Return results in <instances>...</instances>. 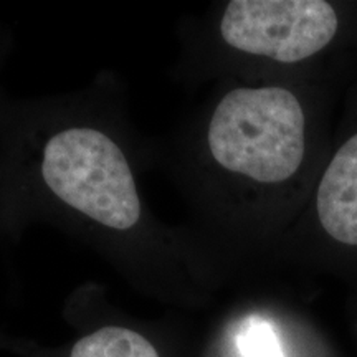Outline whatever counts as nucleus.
Returning a JSON list of instances; mask_svg holds the SVG:
<instances>
[{
    "mask_svg": "<svg viewBox=\"0 0 357 357\" xmlns=\"http://www.w3.org/2000/svg\"><path fill=\"white\" fill-rule=\"evenodd\" d=\"M339 17L323 0H234L220 20L222 38L235 50L298 63L324 50Z\"/></svg>",
    "mask_w": 357,
    "mask_h": 357,
    "instance_id": "3",
    "label": "nucleus"
},
{
    "mask_svg": "<svg viewBox=\"0 0 357 357\" xmlns=\"http://www.w3.org/2000/svg\"><path fill=\"white\" fill-rule=\"evenodd\" d=\"M316 212L329 238L357 247V132L329 160L316 192Z\"/></svg>",
    "mask_w": 357,
    "mask_h": 357,
    "instance_id": "4",
    "label": "nucleus"
},
{
    "mask_svg": "<svg viewBox=\"0 0 357 357\" xmlns=\"http://www.w3.org/2000/svg\"><path fill=\"white\" fill-rule=\"evenodd\" d=\"M207 141L220 167L278 184L300 171L305 159V111L287 88L231 89L213 111Z\"/></svg>",
    "mask_w": 357,
    "mask_h": 357,
    "instance_id": "1",
    "label": "nucleus"
},
{
    "mask_svg": "<svg viewBox=\"0 0 357 357\" xmlns=\"http://www.w3.org/2000/svg\"><path fill=\"white\" fill-rule=\"evenodd\" d=\"M70 357H159L155 347L136 331L106 326L75 344Z\"/></svg>",
    "mask_w": 357,
    "mask_h": 357,
    "instance_id": "5",
    "label": "nucleus"
},
{
    "mask_svg": "<svg viewBox=\"0 0 357 357\" xmlns=\"http://www.w3.org/2000/svg\"><path fill=\"white\" fill-rule=\"evenodd\" d=\"M236 344L243 357H283L275 331L261 319H248L236 337Z\"/></svg>",
    "mask_w": 357,
    "mask_h": 357,
    "instance_id": "6",
    "label": "nucleus"
},
{
    "mask_svg": "<svg viewBox=\"0 0 357 357\" xmlns=\"http://www.w3.org/2000/svg\"><path fill=\"white\" fill-rule=\"evenodd\" d=\"M42 174L53 194L93 220L129 230L141 217L136 182L123 151L91 128H71L48 141Z\"/></svg>",
    "mask_w": 357,
    "mask_h": 357,
    "instance_id": "2",
    "label": "nucleus"
}]
</instances>
